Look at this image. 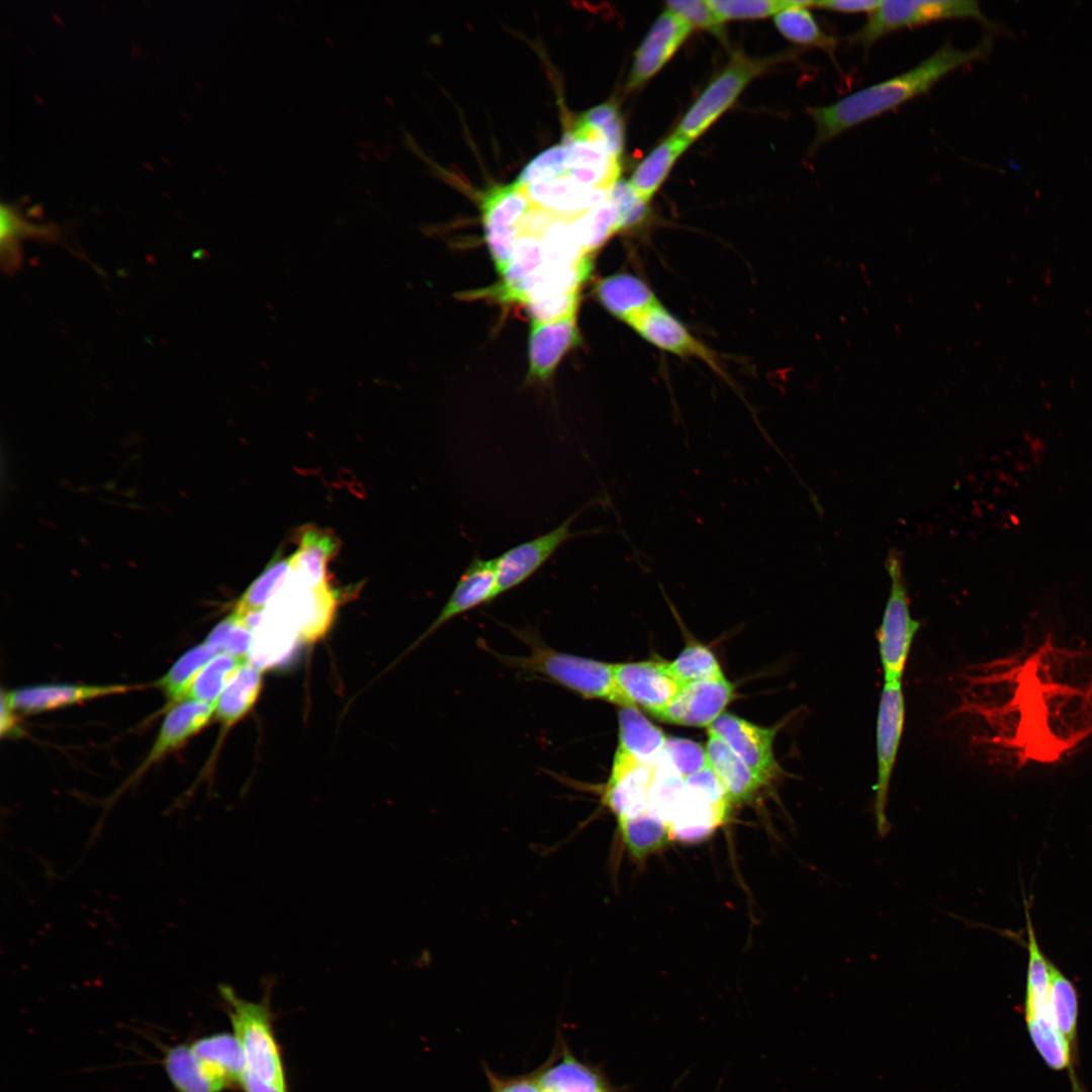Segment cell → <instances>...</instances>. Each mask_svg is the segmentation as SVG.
<instances>
[{
    "label": "cell",
    "instance_id": "1",
    "mask_svg": "<svg viewBox=\"0 0 1092 1092\" xmlns=\"http://www.w3.org/2000/svg\"><path fill=\"white\" fill-rule=\"evenodd\" d=\"M987 742L1017 767L1055 762L1092 736V654L1052 639L977 676Z\"/></svg>",
    "mask_w": 1092,
    "mask_h": 1092
},
{
    "label": "cell",
    "instance_id": "2",
    "mask_svg": "<svg viewBox=\"0 0 1092 1092\" xmlns=\"http://www.w3.org/2000/svg\"><path fill=\"white\" fill-rule=\"evenodd\" d=\"M989 38L971 50H960L945 42L917 66L887 80L851 93L829 105L810 107L808 114L816 134L814 152L840 133L891 111L903 103L927 93L953 71L988 55Z\"/></svg>",
    "mask_w": 1092,
    "mask_h": 1092
},
{
    "label": "cell",
    "instance_id": "3",
    "mask_svg": "<svg viewBox=\"0 0 1092 1092\" xmlns=\"http://www.w3.org/2000/svg\"><path fill=\"white\" fill-rule=\"evenodd\" d=\"M527 655H498L514 668L547 678L585 698L607 701L620 707H635L620 690L614 663L558 651L530 638Z\"/></svg>",
    "mask_w": 1092,
    "mask_h": 1092
},
{
    "label": "cell",
    "instance_id": "4",
    "mask_svg": "<svg viewBox=\"0 0 1092 1092\" xmlns=\"http://www.w3.org/2000/svg\"><path fill=\"white\" fill-rule=\"evenodd\" d=\"M267 980L261 1001L239 997L229 985H219L218 992L234 1028V1034L244 1052L245 1071L262 1081L287 1091L282 1057L275 1038L270 1007L271 987Z\"/></svg>",
    "mask_w": 1092,
    "mask_h": 1092
},
{
    "label": "cell",
    "instance_id": "5",
    "mask_svg": "<svg viewBox=\"0 0 1092 1092\" xmlns=\"http://www.w3.org/2000/svg\"><path fill=\"white\" fill-rule=\"evenodd\" d=\"M947 19L988 22L979 3L972 0H882L864 24L846 40L868 50L895 31Z\"/></svg>",
    "mask_w": 1092,
    "mask_h": 1092
},
{
    "label": "cell",
    "instance_id": "6",
    "mask_svg": "<svg viewBox=\"0 0 1092 1092\" xmlns=\"http://www.w3.org/2000/svg\"><path fill=\"white\" fill-rule=\"evenodd\" d=\"M886 567L891 579L890 595L877 632L884 681H902L910 649L920 623L910 613L902 562L891 551Z\"/></svg>",
    "mask_w": 1092,
    "mask_h": 1092
},
{
    "label": "cell",
    "instance_id": "7",
    "mask_svg": "<svg viewBox=\"0 0 1092 1092\" xmlns=\"http://www.w3.org/2000/svg\"><path fill=\"white\" fill-rule=\"evenodd\" d=\"M905 713L902 681H884L876 723L877 783L874 787L877 828L882 836L890 829L885 811L904 730Z\"/></svg>",
    "mask_w": 1092,
    "mask_h": 1092
},
{
    "label": "cell",
    "instance_id": "8",
    "mask_svg": "<svg viewBox=\"0 0 1092 1092\" xmlns=\"http://www.w3.org/2000/svg\"><path fill=\"white\" fill-rule=\"evenodd\" d=\"M767 62L735 55L687 111L675 132L693 142L737 99Z\"/></svg>",
    "mask_w": 1092,
    "mask_h": 1092
},
{
    "label": "cell",
    "instance_id": "9",
    "mask_svg": "<svg viewBox=\"0 0 1092 1092\" xmlns=\"http://www.w3.org/2000/svg\"><path fill=\"white\" fill-rule=\"evenodd\" d=\"M337 605L329 581L306 587L290 578L264 612L295 631L301 641L313 642L330 629Z\"/></svg>",
    "mask_w": 1092,
    "mask_h": 1092
},
{
    "label": "cell",
    "instance_id": "10",
    "mask_svg": "<svg viewBox=\"0 0 1092 1092\" xmlns=\"http://www.w3.org/2000/svg\"><path fill=\"white\" fill-rule=\"evenodd\" d=\"M532 206L525 187L517 182L491 188L482 198L484 237L500 274L513 258L521 220Z\"/></svg>",
    "mask_w": 1092,
    "mask_h": 1092
},
{
    "label": "cell",
    "instance_id": "11",
    "mask_svg": "<svg viewBox=\"0 0 1092 1092\" xmlns=\"http://www.w3.org/2000/svg\"><path fill=\"white\" fill-rule=\"evenodd\" d=\"M580 511L546 534L520 543L494 558L499 596L533 576L576 533L570 530Z\"/></svg>",
    "mask_w": 1092,
    "mask_h": 1092
},
{
    "label": "cell",
    "instance_id": "12",
    "mask_svg": "<svg viewBox=\"0 0 1092 1092\" xmlns=\"http://www.w3.org/2000/svg\"><path fill=\"white\" fill-rule=\"evenodd\" d=\"M734 697V686L722 676L680 686L678 692L653 717L670 724L710 727Z\"/></svg>",
    "mask_w": 1092,
    "mask_h": 1092
},
{
    "label": "cell",
    "instance_id": "13",
    "mask_svg": "<svg viewBox=\"0 0 1092 1092\" xmlns=\"http://www.w3.org/2000/svg\"><path fill=\"white\" fill-rule=\"evenodd\" d=\"M748 765L766 786L780 767L774 755L776 727L757 726L731 713H723L709 727Z\"/></svg>",
    "mask_w": 1092,
    "mask_h": 1092
},
{
    "label": "cell",
    "instance_id": "14",
    "mask_svg": "<svg viewBox=\"0 0 1092 1092\" xmlns=\"http://www.w3.org/2000/svg\"><path fill=\"white\" fill-rule=\"evenodd\" d=\"M692 27L666 9L655 20L635 53L626 87L634 90L645 84L672 57Z\"/></svg>",
    "mask_w": 1092,
    "mask_h": 1092
},
{
    "label": "cell",
    "instance_id": "15",
    "mask_svg": "<svg viewBox=\"0 0 1092 1092\" xmlns=\"http://www.w3.org/2000/svg\"><path fill=\"white\" fill-rule=\"evenodd\" d=\"M614 672L620 690L630 703L641 706L652 716L666 707L680 688L665 662L616 663Z\"/></svg>",
    "mask_w": 1092,
    "mask_h": 1092
},
{
    "label": "cell",
    "instance_id": "16",
    "mask_svg": "<svg viewBox=\"0 0 1092 1092\" xmlns=\"http://www.w3.org/2000/svg\"><path fill=\"white\" fill-rule=\"evenodd\" d=\"M631 328L655 347L678 356L698 358L725 377L714 352L697 340L660 303L648 310Z\"/></svg>",
    "mask_w": 1092,
    "mask_h": 1092
},
{
    "label": "cell",
    "instance_id": "17",
    "mask_svg": "<svg viewBox=\"0 0 1092 1092\" xmlns=\"http://www.w3.org/2000/svg\"><path fill=\"white\" fill-rule=\"evenodd\" d=\"M499 596L494 558L483 559L476 555L461 573L448 600L426 635L436 631L452 619Z\"/></svg>",
    "mask_w": 1092,
    "mask_h": 1092
},
{
    "label": "cell",
    "instance_id": "18",
    "mask_svg": "<svg viewBox=\"0 0 1092 1092\" xmlns=\"http://www.w3.org/2000/svg\"><path fill=\"white\" fill-rule=\"evenodd\" d=\"M214 713V705L193 700H185L171 706L152 748L133 778L140 777L150 766L185 744L189 738L208 724Z\"/></svg>",
    "mask_w": 1092,
    "mask_h": 1092
},
{
    "label": "cell",
    "instance_id": "19",
    "mask_svg": "<svg viewBox=\"0 0 1092 1092\" xmlns=\"http://www.w3.org/2000/svg\"><path fill=\"white\" fill-rule=\"evenodd\" d=\"M133 688L128 685H39L4 692L15 711L25 714L40 713L67 707L96 698L126 693Z\"/></svg>",
    "mask_w": 1092,
    "mask_h": 1092
},
{
    "label": "cell",
    "instance_id": "20",
    "mask_svg": "<svg viewBox=\"0 0 1092 1092\" xmlns=\"http://www.w3.org/2000/svg\"><path fill=\"white\" fill-rule=\"evenodd\" d=\"M534 1074L543 1092H615L596 1068L576 1059L564 1042Z\"/></svg>",
    "mask_w": 1092,
    "mask_h": 1092
},
{
    "label": "cell",
    "instance_id": "21",
    "mask_svg": "<svg viewBox=\"0 0 1092 1092\" xmlns=\"http://www.w3.org/2000/svg\"><path fill=\"white\" fill-rule=\"evenodd\" d=\"M533 205L552 213L573 216L610 197L611 189L589 188L567 175L524 186Z\"/></svg>",
    "mask_w": 1092,
    "mask_h": 1092
},
{
    "label": "cell",
    "instance_id": "22",
    "mask_svg": "<svg viewBox=\"0 0 1092 1092\" xmlns=\"http://www.w3.org/2000/svg\"><path fill=\"white\" fill-rule=\"evenodd\" d=\"M618 724L614 759L637 766L653 762L662 752L666 737L636 707H621Z\"/></svg>",
    "mask_w": 1092,
    "mask_h": 1092
},
{
    "label": "cell",
    "instance_id": "23",
    "mask_svg": "<svg viewBox=\"0 0 1092 1092\" xmlns=\"http://www.w3.org/2000/svg\"><path fill=\"white\" fill-rule=\"evenodd\" d=\"M579 343L575 316L561 321L532 324L529 338L530 375L547 379L563 355Z\"/></svg>",
    "mask_w": 1092,
    "mask_h": 1092
},
{
    "label": "cell",
    "instance_id": "24",
    "mask_svg": "<svg viewBox=\"0 0 1092 1092\" xmlns=\"http://www.w3.org/2000/svg\"><path fill=\"white\" fill-rule=\"evenodd\" d=\"M708 764L722 783L731 804L752 800L765 786L748 765L713 730L708 729Z\"/></svg>",
    "mask_w": 1092,
    "mask_h": 1092
},
{
    "label": "cell",
    "instance_id": "25",
    "mask_svg": "<svg viewBox=\"0 0 1092 1092\" xmlns=\"http://www.w3.org/2000/svg\"><path fill=\"white\" fill-rule=\"evenodd\" d=\"M339 550V541L329 531L315 527L301 530L297 550L290 556L291 580L311 587L328 582V565Z\"/></svg>",
    "mask_w": 1092,
    "mask_h": 1092
},
{
    "label": "cell",
    "instance_id": "26",
    "mask_svg": "<svg viewBox=\"0 0 1092 1092\" xmlns=\"http://www.w3.org/2000/svg\"><path fill=\"white\" fill-rule=\"evenodd\" d=\"M600 302L616 317L632 327L660 302L640 278L618 274L603 279L596 288Z\"/></svg>",
    "mask_w": 1092,
    "mask_h": 1092
},
{
    "label": "cell",
    "instance_id": "27",
    "mask_svg": "<svg viewBox=\"0 0 1092 1092\" xmlns=\"http://www.w3.org/2000/svg\"><path fill=\"white\" fill-rule=\"evenodd\" d=\"M590 270L592 257L569 266H551L545 263L517 287L507 302L526 303L579 291Z\"/></svg>",
    "mask_w": 1092,
    "mask_h": 1092
},
{
    "label": "cell",
    "instance_id": "28",
    "mask_svg": "<svg viewBox=\"0 0 1092 1092\" xmlns=\"http://www.w3.org/2000/svg\"><path fill=\"white\" fill-rule=\"evenodd\" d=\"M654 761L626 770H611L602 795V803L617 819L649 810L648 794Z\"/></svg>",
    "mask_w": 1092,
    "mask_h": 1092
},
{
    "label": "cell",
    "instance_id": "29",
    "mask_svg": "<svg viewBox=\"0 0 1092 1092\" xmlns=\"http://www.w3.org/2000/svg\"><path fill=\"white\" fill-rule=\"evenodd\" d=\"M191 1048L207 1071L225 1087L240 1085L246 1069L243 1049L235 1034L220 1032L203 1036Z\"/></svg>",
    "mask_w": 1092,
    "mask_h": 1092
},
{
    "label": "cell",
    "instance_id": "30",
    "mask_svg": "<svg viewBox=\"0 0 1092 1092\" xmlns=\"http://www.w3.org/2000/svg\"><path fill=\"white\" fill-rule=\"evenodd\" d=\"M691 143L674 131L637 166L629 183L644 202L647 203L651 199L677 158Z\"/></svg>",
    "mask_w": 1092,
    "mask_h": 1092
},
{
    "label": "cell",
    "instance_id": "31",
    "mask_svg": "<svg viewBox=\"0 0 1092 1092\" xmlns=\"http://www.w3.org/2000/svg\"><path fill=\"white\" fill-rule=\"evenodd\" d=\"M163 1065L178 1092H220L226 1088L207 1071L191 1045L180 1043L167 1049Z\"/></svg>",
    "mask_w": 1092,
    "mask_h": 1092
},
{
    "label": "cell",
    "instance_id": "32",
    "mask_svg": "<svg viewBox=\"0 0 1092 1092\" xmlns=\"http://www.w3.org/2000/svg\"><path fill=\"white\" fill-rule=\"evenodd\" d=\"M618 831L634 859L642 860L672 841L667 823L653 811L617 819Z\"/></svg>",
    "mask_w": 1092,
    "mask_h": 1092
},
{
    "label": "cell",
    "instance_id": "33",
    "mask_svg": "<svg viewBox=\"0 0 1092 1092\" xmlns=\"http://www.w3.org/2000/svg\"><path fill=\"white\" fill-rule=\"evenodd\" d=\"M261 684V668L245 661L216 702L214 714L218 720L231 726L244 717L257 701Z\"/></svg>",
    "mask_w": 1092,
    "mask_h": 1092
},
{
    "label": "cell",
    "instance_id": "34",
    "mask_svg": "<svg viewBox=\"0 0 1092 1092\" xmlns=\"http://www.w3.org/2000/svg\"><path fill=\"white\" fill-rule=\"evenodd\" d=\"M545 264L539 237L521 232L515 246L514 255L503 271L502 281L482 291L500 302H507L517 287L536 270Z\"/></svg>",
    "mask_w": 1092,
    "mask_h": 1092
},
{
    "label": "cell",
    "instance_id": "35",
    "mask_svg": "<svg viewBox=\"0 0 1092 1092\" xmlns=\"http://www.w3.org/2000/svg\"><path fill=\"white\" fill-rule=\"evenodd\" d=\"M297 640L300 639L295 631L263 610L261 623L254 631L250 662L261 669L280 663L291 653Z\"/></svg>",
    "mask_w": 1092,
    "mask_h": 1092
},
{
    "label": "cell",
    "instance_id": "36",
    "mask_svg": "<svg viewBox=\"0 0 1092 1092\" xmlns=\"http://www.w3.org/2000/svg\"><path fill=\"white\" fill-rule=\"evenodd\" d=\"M809 7H813V1H800L775 15V24L787 39L820 49L834 58L837 40L821 29Z\"/></svg>",
    "mask_w": 1092,
    "mask_h": 1092
},
{
    "label": "cell",
    "instance_id": "37",
    "mask_svg": "<svg viewBox=\"0 0 1092 1092\" xmlns=\"http://www.w3.org/2000/svg\"><path fill=\"white\" fill-rule=\"evenodd\" d=\"M54 231L47 225L33 224L10 204H1L0 251L3 268L13 272L21 262L20 244L28 238L51 239Z\"/></svg>",
    "mask_w": 1092,
    "mask_h": 1092
},
{
    "label": "cell",
    "instance_id": "38",
    "mask_svg": "<svg viewBox=\"0 0 1092 1092\" xmlns=\"http://www.w3.org/2000/svg\"><path fill=\"white\" fill-rule=\"evenodd\" d=\"M217 654L206 642L183 653L156 686L165 695L168 705L185 701L187 693L203 666Z\"/></svg>",
    "mask_w": 1092,
    "mask_h": 1092
},
{
    "label": "cell",
    "instance_id": "39",
    "mask_svg": "<svg viewBox=\"0 0 1092 1092\" xmlns=\"http://www.w3.org/2000/svg\"><path fill=\"white\" fill-rule=\"evenodd\" d=\"M1051 1002L1056 1025L1066 1039L1073 1064L1077 1055L1078 995L1074 984L1050 962Z\"/></svg>",
    "mask_w": 1092,
    "mask_h": 1092
},
{
    "label": "cell",
    "instance_id": "40",
    "mask_svg": "<svg viewBox=\"0 0 1092 1092\" xmlns=\"http://www.w3.org/2000/svg\"><path fill=\"white\" fill-rule=\"evenodd\" d=\"M570 226L583 252L592 256L619 231L618 209L609 197L598 206L570 216Z\"/></svg>",
    "mask_w": 1092,
    "mask_h": 1092
},
{
    "label": "cell",
    "instance_id": "41",
    "mask_svg": "<svg viewBox=\"0 0 1092 1092\" xmlns=\"http://www.w3.org/2000/svg\"><path fill=\"white\" fill-rule=\"evenodd\" d=\"M290 557H275L250 584L237 603L234 613L262 611L287 585L291 578Z\"/></svg>",
    "mask_w": 1092,
    "mask_h": 1092
},
{
    "label": "cell",
    "instance_id": "42",
    "mask_svg": "<svg viewBox=\"0 0 1092 1092\" xmlns=\"http://www.w3.org/2000/svg\"><path fill=\"white\" fill-rule=\"evenodd\" d=\"M537 237L540 239L547 265L569 266L592 257L579 246L570 226V216L554 213Z\"/></svg>",
    "mask_w": 1092,
    "mask_h": 1092
},
{
    "label": "cell",
    "instance_id": "43",
    "mask_svg": "<svg viewBox=\"0 0 1092 1092\" xmlns=\"http://www.w3.org/2000/svg\"><path fill=\"white\" fill-rule=\"evenodd\" d=\"M246 659L228 653L215 654L200 670L185 700L216 705L225 687Z\"/></svg>",
    "mask_w": 1092,
    "mask_h": 1092
},
{
    "label": "cell",
    "instance_id": "44",
    "mask_svg": "<svg viewBox=\"0 0 1092 1092\" xmlns=\"http://www.w3.org/2000/svg\"><path fill=\"white\" fill-rule=\"evenodd\" d=\"M685 778L661 752L654 760L648 801L651 811L668 822L685 793Z\"/></svg>",
    "mask_w": 1092,
    "mask_h": 1092
},
{
    "label": "cell",
    "instance_id": "45",
    "mask_svg": "<svg viewBox=\"0 0 1092 1092\" xmlns=\"http://www.w3.org/2000/svg\"><path fill=\"white\" fill-rule=\"evenodd\" d=\"M665 665L679 686L724 676L714 653L701 644L686 647L676 658L665 662Z\"/></svg>",
    "mask_w": 1092,
    "mask_h": 1092
},
{
    "label": "cell",
    "instance_id": "46",
    "mask_svg": "<svg viewBox=\"0 0 1092 1092\" xmlns=\"http://www.w3.org/2000/svg\"><path fill=\"white\" fill-rule=\"evenodd\" d=\"M254 633L233 613L217 624L206 638V643L216 653H228L246 659L249 655Z\"/></svg>",
    "mask_w": 1092,
    "mask_h": 1092
},
{
    "label": "cell",
    "instance_id": "47",
    "mask_svg": "<svg viewBox=\"0 0 1092 1092\" xmlns=\"http://www.w3.org/2000/svg\"><path fill=\"white\" fill-rule=\"evenodd\" d=\"M724 22L730 19H754L770 15L800 3L796 0H709Z\"/></svg>",
    "mask_w": 1092,
    "mask_h": 1092
},
{
    "label": "cell",
    "instance_id": "48",
    "mask_svg": "<svg viewBox=\"0 0 1092 1092\" xmlns=\"http://www.w3.org/2000/svg\"><path fill=\"white\" fill-rule=\"evenodd\" d=\"M579 118L603 135L607 149L612 156L621 158L624 146V127L615 103L606 102L593 107Z\"/></svg>",
    "mask_w": 1092,
    "mask_h": 1092
},
{
    "label": "cell",
    "instance_id": "49",
    "mask_svg": "<svg viewBox=\"0 0 1092 1092\" xmlns=\"http://www.w3.org/2000/svg\"><path fill=\"white\" fill-rule=\"evenodd\" d=\"M567 172V151L566 147L560 144L533 159L521 172L516 182L522 186H528L566 175Z\"/></svg>",
    "mask_w": 1092,
    "mask_h": 1092
},
{
    "label": "cell",
    "instance_id": "50",
    "mask_svg": "<svg viewBox=\"0 0 1092 1092\" xmlns=\"http://www.w3.org/2000/svg\"><path fill=\"white\" fill-rule=\"evenodd\" d=\"M663 755L685 779L708 765L706 748L684 738H666Z\"/></svg>",
    "mask_w": 1092,
    "mask_h": 1092
},
{
    "label": "cell",
    "instance_id": "51",
    "mask_svg": "<svg viewBox=\"0 0 1092 1092\" xmlns=\"http://www.w3.org/2000/svg\"><path fill=\"white\" fill-rule=\"evenodd\" d=\"M610 198L618 209L619 231L638 226L647 218V203L639 197L629 181L619 179L611 188Z\"/></svg>",
    "mask_w": 1092,
    "mask_h": 1092
},
{
    "label": "cell",
    "instance_id": "52",
    "mask_svg": "<svg viewBox=\"0 0 1092 1092\" xmlns=\"http://www.w3.org/2000/svg\"><path fill=\"white\" fill-rule=\"evenodd\" d=\"M579 291L524 303L532 324H543L575 316Z\"/></svg>",
    "mask_w": 1092,
    "mask_h": 1092
},
{
    "label": "cell",
    "instance_id": "53",
    "mask_svg": "<svg viewBox=\"0 0 1092 1092\" xmlns=\"http://www.w3.org/2000/svg\"><path fill=\"white\" fill-rule=\"evenodd\" d=\"M666 9L676 14L692 28H702L715 33H721L724 23L714 11L709 1L704 0H677L667 1Z\"/></svg>",
    "mask_w": 1092,
    "mask_h": 1092
},
{
    "label": "cell",
    "instance_id": "54",
    "mask_svg": "<svg viewBox=\"0 0 1092 1092\" xmlns=\"http://www.w3.org/2000/svg\"><path fill=\"white\" fill-rule=\"evenodd\" d=\"M485 1076L491 1092H543L535 1074L506 1077L484 1066Z\"/></svg>",
    "mask_w": 1092,
    "mask_h": 1092
},
{
    "label": "cell",
    "instance_id": "55",
    "mask_svg": "<svg viewBox=\"0 0 1092 1092\" xmlns=\"http://www.w3.org/2000/svg\"><path fill=\"white\" fill-rule=\"evenodd\" d=\"M881 2L882 0H825L813 1V7L837 13H867L869 15L880 6Z\"/></svg>",
    "mask_w": 1092,
    "mask_h": 1092
},
{
    "label": "cell",
    "instance_id": "56",
    "mask_svg": "<svg viewBox=\"0 0 1092 1092\" xmlns=\"http://www.w3.org/2000/svg\"><path fill=\"white\" fill-rule=\"evenodd\" d=\"M240 1086L244 1092H287L274 1085H271L265 1081L260 1080L254 1075L244 1072L241 1078Z\"/></svg>",
    "mask_w": 1092,
    "mask_h": 1092
},
{
    "label": "cell",
    "instance_id": "57",
    "mask_svg": "<svg viewBox=\"0 0 1092 1092\" xmlns=\"http://www.w3.org/2000/svg\"><path fill=\"white\" fill-rule=\"evenodd\" d=\"M15 710L9 704L4 692L1 694V723L0 732L1 736L10 734L16 729V717L14 715Z\"/></svg>",
    "mask_w": 1092,
    "mask_h": 1092
}]
</instances>
